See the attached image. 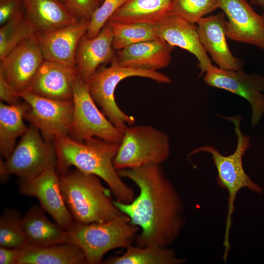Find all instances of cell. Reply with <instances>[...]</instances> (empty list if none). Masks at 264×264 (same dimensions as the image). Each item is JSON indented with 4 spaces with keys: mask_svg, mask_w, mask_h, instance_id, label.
Listing matches in <instances>:
<instances>
[{
    "mask_svg": "<svg viewBox=\"0 0 264 264\" xmlns=\"http://www.w3.org/2000/svg\"><path fill=\"white\" fill-rule=\"evenodd\" d=\"M172 0H127L109 21L155 23L171 13Z\"/></svg>",
    "mask_w": 264,
    "mask_h": 264,
    "instance_id": "obj_25",
    "label": "cell"
},
{
    "mask_svg": "<svg viewBox=\"0 0 264 264\" xmlns=\"http://www.w3.org/2000/svg\"><path fill=\"white\" fill-rule=\"evenodd\" d=\"M77 74L75 67L44 60L26 91L53 99L72 100Z\"/></svg>",
    "mask_w": 264,
    "mask_h": 264,
    "instance_id": "obj_18",
    "label": "cell"
},
{
    "mask_svg": "<svg viewBox=\"0 0 264 264\" xmlns=\"http://www.w3.org/2000/svg\"><path fill=\"white\" fill-rule=\"evenodd\" d=\"M100 0V2H101V3L104 0Z\"/></svg>",
    "mask_w": 264,
    "mask_h": 264,
    "instance_id": "obj_37",
    "label": "cell"
},
{
    "mask_svg": "<svg viewBox=\"0 0 264 264\" xmlns=\"http://www.w3.org/2000/svg\"><path fill=\"white\" fill-rule=\"evenodd\" d=\"M232 122L237 137L235 151L231 154L223 155L214 146L204 145L194 149L189 155L200 152L211 154L216 167L218 184L228 193V210L226 217L224 245L230 246L229 230L231 226L232 216L235 210V201L238 192L243 188L260 194L263 189L252 181L244 170L242 157L250 146V137L243 134L240 129L242 117L239 115L223 117Z\"/></svg>",
    "mask_w": 264,
    "mask_h": 264,
    "instance_id": "obj_4",
    "label": "cell"
},
{
    "mask_svg": "<svg viewBox=\"0 0 264 264\" xmlns=\"http://www.w3.org/2000/svg\"><path fill=\"white\" fill-rule=\"evenodd\" d=\"M155 23L160 39L174 47L187 50L196 57L201 74L214 66L200 42L195 24L172 13Z\"/></svg>",
    "mask_w": 264,
    "mask_h": 264,
    "instance_id": "obj_16",
    "label": "cell"
},
{
    "mask_svg": "<svg viewBox=\"0 0 264 264\" xmlns=\"http://www.w3.org/2000/svg\"><path fill=\"white\" fill-rule=\"evenodd\" d=\"M220 0H173L170 13L196 23L205 16L220 8Z\"/></svg>",
    "mask_w": 264,
    "mask_h": 264,
    "instance_id": "obj_30",
    "label": "cell"
},
{
    "mask_svg": "<svg viewBox=\"0 0 264 264\" xmlns=\"http://www.w3.org/2000/svg\"><path fill=\"white\" fill-rule=\"evenodd\" d=\"M127 0H104L90 17L86 36L91 38L98 35L111 16Z\"/></svg>",
    "mask_w": 264,
    "mask_h": 264,
    "instance_id": "obj_31",
    "label": "cell"
},
{
    "mask_svg": "<svg viewBox=\"0 0 264 264\" xmlns=\"http://www.w3.org/2000/svg\"><path fill=\"white\" fill-rule=\"evenodd\" d=\"M28 108V104L23 100L15 105L0 102V154L5 160L12 153L17 138L28 128L23 119Z\"/></svg>",
    "mask_w": 264,
    "mask_h": 264,
    "instance_id": "obj_24",
    "label": "cell"
},
{
    "mask_svg": "<svg viewBox=\"0 0 264 264\" xmlns=\"http://www.w3.org/2000/svg\"><path fill=\"white\" fill-rule=\"evenodd\" d=\"M65 202L75 221L84 224L104 222L123 213L98 176L78 169L60 176Z\"/></svg>",
    "mask_w": 264,
    "mask_h": 264,
    "instance_id": "obj_3",
    "label": "cell"
},
{
    "mask_svg": "<svg viewBox=\"0 0 264 264\" xmlns=\"http://www.w3.org/2000/svg\"><path fill=\"white\" fill-rule=\"evenodd\" d=\"M0 101L9 105L17 104L23 101L1 76H0Z\"/></svg>",
    "mask_w": 264,
    "mask_h": 264,
    "instance_id": "obj_34",
    "label": "cell"
},
{
    "mask_svg": "<svg viewBox=\"0 0 264 264\" xmlns=\"http://www.w3.org/2000/svg\"><path fill=\"white\" fill-rule=\"evenodd\" d=\"M63 2L75 17L88 20L101 4L100 0H63Z\"/></svg>",
    "mask_w": 264,
    "mask_h": 264,
    "instance_id": "obj_32",
    "label": "cell"
},
{
    "mask_svg": "<svg viewBox=\"0 0 264 264\" xmlns=\"http://www.w3.org/2000/svg\"><path fill=\"white\" fill-rule=\"evenodd\" d=\"M7 173L31 179L57 166V156L53 142L46 141L40 131L30 124L25 132L6 160L0 159Z\"/></svg>",
    "mask_w": 264,
    "mask_h": 264,
    "instance_id": "obj_9",
    "label": "cell"
},
{
    "mask_svg": "<svg viewBox=\"0 0 264 264\" xmlns=\"http://www.w3.org/2000/svg\"><path fill=\"white\" fill-rule=\"evenodd\" d=\"M36 35L23 10L0 28V60L19 44Z\"/></svg>",
    "mask_w": 264,
    "mask_h": 264,
    "instance_id": "obj_28",
    "label": "cell"
},
{
    "mask_svg": "<svg viewBox=\"0 0 264 264\" xmlns=\"http://www.w3.org/2000/svg\"><path fill=\"white\" fill-rule=\"evenodd\" d=\"M73 113L68 136L77 141L97 137L120 144L123 132L100 111L91 97L86 83L76 76L73 87Z\"/></svg>",
    "mask_w": 264,
    "mask_h": 264,
    "instance_id": "obj_8",
    "label": "cell"
},
{
    "mask_svg": "<svg viewBox=\"0 0 264 264\" xmlns=\"http://www.w3.org/2000/svg\"><path fill=\"white\" fill-rule=\"evenodd\" d=\"M0 60V76L17 94L26 91L44 61L36 35Z\"/></svg>",
    "mask_w": 264,
    "mask_h": 264,
    "instance_id": "obj_12",
    "label": "cell"
},
{
    "mask_svg": "<svg viewBox=\"0 0 264 264\" xmlns=\"http://www.w3.org/2000/svg\"><path fill=\"white\" fill-rule=\"evenodd\" d=\"M220 8L227 19V38L264 52V15L256 13L245 0H220Z\"/></svg>",
    "mask_w": 264,
    "mask_h": 264,
    "instance_id": "obj_14",
    "label": "cell"
},
{
    "mask_svg": "<svg viewBox=\"0 0 264 264\" xmlns=\"http://www.w3.org/2000/svg\"><path fill=\"white\" fill-rule=\"evenodd\" d=\"M108 22L112 31L113 48L116 51L138 43L160 39L155 23Z\"/></svg>",
    "mask_w": 264,
    "mask_h": 264,
    "instance_id": "obj_27",
    "label": "cell"
},
{
    "mask_svg": "<svg viewBox=\"0 0 264 264\" xmlns=\"http://www.w3.org/2000/svg\"><path fill=\"white\" fill-rule=\"evenodd\" d=\"M115 50L112 46V33L108 22L95 37L85 34L81 39L75 56V68L86 83L101 65L111 62Z\"/></svg>",
    "mask_w": 264,
    "mask_h": 264,
    "instance_id": "obj_20",
    "label": "cell"
},
{
    "mask_svg": "<svg viewBox=\"0 0 264 264\" xmlns=\"http://www.w3.org/2000/svg\"><path fill=\"white\" fill-rule=\"evenodd\" d=\"M27 245L20 214L14 209H5L0 218V246L22 249Z\"/></svg>",
    "mask_w": 264,
    "mask_h": 264,
    "instance_id": "obj_29",
    "label": "cell"
},
{
    "mask_svg": "<svg viewBox=\"0 0 264 264\" xmlns=\"http://www.w3.org/2000/svg\"><path fill=\"white\" fill-rule=\"evenodd\" d=\"M53 142L57 156L56 171L59 176L74 166L103 180L117 200L130 203L134 198L133 190L123 181L113 164L119 144L97 137L80 142L68 135L57 137Z\"/></svg>",
    "mask_w": 264,
    "mask_h": 264,
    "instance_id": "obj_2",
    "label": "cell"
},
{
    "mask_svg": "<svg viewBox=\"0 0 264 264\" xmlns=\"http://www.w3.org/2000/svg\"><path fill=\"white\" fill-rule=\"evenodd\" d=\"M62 0V1H63V0Z\"/></svg>",
    "mask_w": 264,
    "mask_h": 264,
    "instance_id": "obj_38",
    "label": "cell"
},
{
    "mask_svg": "<svg viewBox=\"0 0 264 264\" xmlns=\"http://www.w3.org/2000/svg\"><path fill=\"white\" fill-rule=\"evenodd\" d=\"M18 189L22 195L36 198L43 210L64 229L67 230L74 222L64 199L56 169L47 170L28 180H20Z\"/></svg>",
    "mask_w": 264,
    "mask_h": 264,
    "instance_id": "obj_13",
    "label": "cell"
},
{
    "mask_svg": "<svg viewBox=\"0 0 264 264\" xmlns=\"http://www.w3.org/2000/svg\"><path fill=\"white\" fill-rule=\"evenodd\" d=\"M23 11L36 35L73 24L80 19L61 0H23Z\"/></svg>",
    "mask_w": 264,
    "mask_h": 264,
    "instance_id": "obj_21",
    "label": "cell"
},
{
    "mask_svg": "<svg viewBox=\"0 0 264 264\" xmlns=\"http://www.w3.org/2000/svg\"><path fill=\"white\" fill-rule=\"evenodd\" d=\"M225 15L222 12L201 19L197 23L200 42L218 67L242 70L243 63L230 51L227 41Z\"/></svg>",
    "mask_w": 264,
    "mask_h": 264,
    "instance_id": "obj_17",
    "label": "cell"
},
{
    "mask_svg": "<svg viewBox=\"0 0 264 264\" xmlns=\"http://www.w3.org/2000/svg\"><path fill=\"white\" fill-rule=\"evenodd\" d=\"M139 229L122 214L104 222L84 224L74 220L66 231L69 243L77 245L83 250L88 264H97L102 262L109 251L131 245Z\"/></svg>",
    "mask_w": 264,
    "mask_h": 264,
    "instance_id": "obj_5",
    "label": "cell"
},
{
    "mask_svg": "<svg viewBox=\"0 0 264 264\" xmlns=\"http://www.w3.org/2000/svg\"><path fill=\"white\" fill-rule=\"evenodd\" d=\"M23 10V0H0V24H3Z\"/></svg>",
    "mask_w": 264,
    "mask_h": 264,
    "instance_id": "obj_33",
    "label": "cell"
},
{
    "mask_svg": "<svg viewBox=\"0 0 264 264\" xmlns=\"http://www.w3.org/2000/svg\"><path fill=\"white\" fill-rule=\"evenodd\" d=\"M186 259L178 258L174 250L150 245L143 247L132 245L123 255L109 258L106 264H182Z\"/></svg>",
    "mask_w": 264,
    "mask_h": 264,
    "instance_id": "obj_26",
    "label": "cell"
},
{
    "mask_svg": "<svg viewBox=\"0 0 264 264\" xmlns=\"http://www.w3.org/2000/svg\"><path fill=\"white\" fill-rule=\"evenodd\" d=\"M205 84L237 94L250 104L252 109L251 123L257 125L264 114V77L256 73H246L243 70L220 68L213 66L203 77Z\"/></svg>",
    "mask_w": 264,
    "mask_h": 264,
    "instance_id": "obj_11",
    "label": "cell"
},
{
    "mask_svg": "<svg viewBox=\"0 0 264 264\" xmlns=\"http://www.w3.org/2000/svg\"><path fill=\"white\" fill-rule=\"evenodd\" d=\"M21 249L0 246V264H17Z\"/></svg>",
    "mask_w": 264,
    "mask_h": 264,
    "instance_id": "obj_35",
    "label": "cell"
},
{
    "mask_svg": "<svg viewBox=\"0 0 264 264\" xmlns=\"http://www.w3.org/2000/svg\"><path fill=\"white\" fill-rule=\"evenodd\" d=\"M121 177L133 181L138 195L130 203L114 200L116 207L141 228L136 246L168 247L186 223L183 200L167 177L161 164L152 163L117 171Z\"/></svg>",
    "mask_w": 264,
    "mask_h": 264,
    "instance_id": "obj_1",
    "label": "cell"
},
{
    "mask_svg": "<svg viewBox=\"0 0 264 264\" xmlns=\"http://www.w3.org/2000/svg\"><path fill=\"white\" fill-rule=\"evenodd\" d=\"M89 22L81 18L73 24L36 35L44 60L75 67L77 47L87 33Z\"/></svg>",
    "mask_w": 264,
    "mask_h": 264,
    "instance_id": "obj_15",
    "label": "cell"
},
{
    "mask_svg": "<svg viewBox=\"0 0 264 264\" xmlns=\"http://www.w3.org/2000/svg\"><path fill=\"white\" fill-rule=\"evenodd\" d=\"M167 133L149 125L128 126L123 132L113 164L118 171L161 164L170 155Z\"/></svg>",
    "mask_w": 264,
    "mask_h": 264,
    "instance_id": "obj_7",
    "label": "cell"
},
{
    "mask_svg": "<svg viewBox=\"0 0 264 264\" xmlns=\"http://www.w3.org/2000/svg\"><path fill=\"white\" fill-rule=\"evenodd\" d=\"M85 253L77 245L64 243L48 246L27 245L17 264H85Z\"/></svg>",
    "mask_w": 264,
    "mask_h": 264,
    "instance_id": "obj_23",
    "label": "cell"
},
{
    "mask_svg": "<svg viewBox=\"0 0 264 264\" xmlns=\"http://www.w3.org/2000/svg\"><path fill=\"white\" fill-rule=\"evenodd\" d=\"M250 3L261 7L264 10V0H250Z\"/></svg>",
    "mask_w": 264,
    "mask_h": 264,
    "instance_id": "obj_36",
    "label": "cell"
},
{
    "mask_svg": "<svg viewBox=\"0 0 264 264\" xmlns=\"http://www.w3.org/2000/svg\"><path fill=\"white\" fill-rule=\"evenodd\" d=\"M174 48L161 39L146 41L117 50L113 59L123 66L158 71L170 65Z\"/></svg>",
    "mask_w": 264,
    "mask_h": 264,
    "instance_id": "obj_19",
    "label": "cell"
},
{
    "mask_svg": "<svg viewBox=\"0 0 264 264\" xmlns=\"http://www.w3.org/2000/svg\"><path fill=\"white\" fill-rule=\"evenodd\" d=\"M43 209L34 204L22 218L27 245L43 246L69 243L67 231L51 221Z\"/></svg>",
    "mask_w": 264,
    "mask_h": 264,
    "instance_id": "obj_22",
    "label": "cell"
},
{
    "mask_svg": "<svg viewBox=\"0 0 264 264\" xmlns=\"http://www.w3.org/2000/svg\"><path fill=\"white\" fill-rule=\"evenodd\" d=\"M108 67H99L87 81L89 93L98 107L109 121L123 132L135 123V118L123 112L115 99V90L118 84L130 77L148 78L161 84H170L171 79L158 71L125 67L113 58Z\"/></svg>",
    "mask_w": 264,
    "mask_h": 264,
    "instance_id": "obj_6",
    "label": "cell"
},
{
    "mask_svg": "<svg viewBox=\"0 0 264 264\" xmlns=\"http://www.w3.org/2000/svg\"><path fill=\"white\" fill-rule=\"evenodd\" d=\"M18 95L29 105L24 119L40 131L46 141L68 135L73 113L72 100L53 99L28 91Z\"/></svg>",
    "mask_w": 264,
    "mask_h": 264,
    "instance_id": "obj_10",
    "label": "cell"
}]
</instances>
